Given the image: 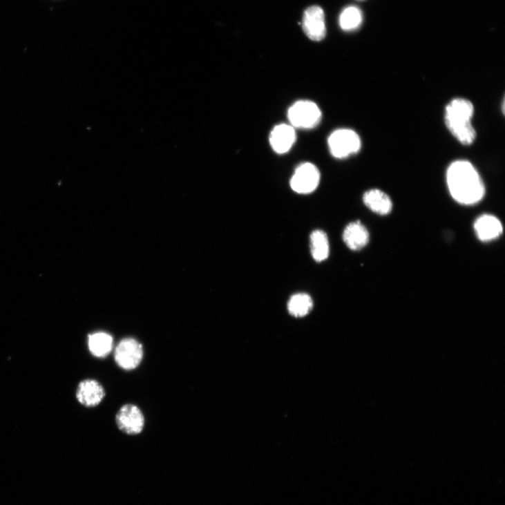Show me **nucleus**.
Instances as JSON below:
<instances>
[{"label":"nucleus","mask_w":505,"mask_h":505,"mask_svg":"<svg viewBox=\"0 0 505 505\" xmlns=\"http://www.w3.org/2000/svg\"><path fill=\"white\" fill-rule=\"evenodd\" d=\"M446 177L450 193L457 202L473 205L484 198V182L470 162L466 160L454 162L448 167Z\"/></svg>","instance_id":"1"},{"label":"nucleus","mask_w":505,"mask_h":505,"mask_svg":"<svg viewBox=\"0 0 505 505\" xmlns=\"http://www.w3.org/2000/svg\"><path fill=\"white\" fill-rule=\"evenodd\" d=\"M475 108L466 99L457 98L446 107L445 123L455 139L464 146L474 143L477 132L472 124Z\"/></svg>","instance_id":"2"},{"label":"nucleus","mask_w":505,"mask_h":505,"mask_svg":"<svg viewBox=\"0 0 505 505\" xmlns=\"http://www.w3.org/2000/svg\"><path fill=\"white\" fill-rule=\"evenodd\" d=\"M331 154L336 158L345 159L356 154L361 149L359 135L354 131L341 128L334 131L328 140Z\"/></svg>","instance_id":"3"},{"label":"nucleus","mask_w":505,"mask_h":505,"mask_svg":"<svg viewBox=\"0 0 505 505\" xmlns=\"http://www.w3.org/2000/svg\"><path fill=\"white\" fill-rule=\"evenodd\" d=\"M288 119L294 128L310 129L320 123L321 111L312 102L299 101L289 109Z\"/></svg>","instance_id":"4"},{"label":"nucleus","mask_w":505,"mask_h":505,"mask_svg":"<svg viewBox=\"0 0 505 505\" xmlns=\"http://www.w3.org/2000/svg\"><path fill=\"white\" fill-rule=\"evenodd\" d=\"M143 345L132 338L122 340L115 350V360L121 369L135 370L144 358Z\"/></svg>","instance_id":"5"},{"label":"nucleus","mask_w":505,"mask_h":505,"mask_svg":"<svg viewBox=\"0 0 505 505\" xmlns=\"http://www.w3.org/2000/svg\"><path fill=\"white\" fill-rule=\"evenodd\" d=\"M320 182V172L313 164L306 162L300 164L290 180L292 189L301 195L314 192Z\"/></svg>","instance_id":"6"},{"label":"nucleus","mask_w":505,"mask_h":505,"mask_svg":"<svg viewBox=\"0 0 505 505\" xmlns=\"http://www.w3.org/2000/svg\"><path fill=\"white\" fill-rule=\"evenodd\" d=\"M116 423L123 433L136 435L144 430L145 417L139 407L133 404H126L119 410L116 416Z\"/></svg>","instance_id":"7"},{"label":"nucleus","mask_w":505,"mask_h":505,"mask_svg":"<svg viewBox=\"0 0 505 505\" xmlns=\"http://www.w3.org/2000/svg\"><path fill=\"white\" fill-rule=\"evenodd\" d=\"M302 25L305 34L312 41L323 40L327 35L325 15L318 6L309 7L305 11Z\"/></svg>","instance_id":"8"},{"label":"nucleus","mask_w":505,"mask_h":505,"mask_svg":"<svg viewBox=\"0 0 505 505\" xmlns=\"http://www.w3.org/2000/svg\"><path fill=\"white\" fill-rule=\"evenodd\" d=\"M296 140L295 128L282 124L274 126L269 135V144L273 151L280 155L288 153Z\"/></svg>","instance_id":"9"},{"label":"nucleus","mask_w":505,"mask_h":505,"mask_svg":"<svg viewBox=\"0 0 505 505\" xmlns=\"http://www.w3.org/2000/svg\"><path fill=\"white\" fill-rule=\"evenodd\" d=\"M78 401L86 407L98 406L106 397V391L98 381L87 379L82 381L77 390Z\"/></svg>","instance_id":"10"},{"label":"nucleus","mask_w":505,"mask_h":505,"mask_svg":"<svg viewBox=\"0 0 505 505\" xmlns=\"http://www.w3.org/2000/svg\"><path fill=\"white\" fill-rule=\"evenodd\" d=\"M475 229L478 238L483 242H489L498 238L502 234L501 222L492 215H482L475 223Z\"/></svg>","instance_id":"11"},{"label":"nucleus","mask_w":505,"mask_h":505,"mask_svg":"<svg viewBox=\"0 0 505 505\" xmlns=\"http://www.w3.org/2000/svg\"><path fill=\"white\" fill-rule=\"evenodd\" d=\"M343 238L349 249L352 251H359L369 243L370 233L360 221H356L347 225Z\"/></svg>","instance_id":"12"},{"label":"nucleus","mask_w":505,"mask_h":505,"mask_svg":"<svg viewBox=\"0 0 505 505\" xmlns=\"http://www.w3.org/2000/svg\"><path fill=\"white\" fill-rule=\"evenodd\" d=\"M364 204L373 212L380 215H388L392 210V202L383 191L372 189L367 191L363 197Z\"/></svg>","instance_id":"13"},{"label":"nucleus","mask_w":505,"mask_h":505,"mask_svg":"<svg viewBox=\"0 0 505 505\" xmlns=\"http://www.w3.org/2000/svg\"><path fill=\"white\" fill-rule=\"evenodd\" d=\"M88 347L90 352L98 358L108 356L113 348V338L106 332H97L88 337Z\"/></svg>","instance_id":"14"},{"label":"nucleus","mask_w":505,"mask_h":505,"mask_svg":"<svg viewBox=\"0 0 505 505\" xmlns=\"http://www.w3.org/2000/svg\"><path fill=\"white\" fill-rule=\"evenodd\" d=\"M310 250L312 258L317 263L323 262L328 258L330 243L324 231L317 229L310 235Z\"/></svg>","instance_id":"15"},{"label":"nucleus","mask_w":505,"mask_h":505,"mask_svg":"<svg viewBox=\"0 0 505 505\" xmlns=\"http://www.w3.org/2000/svg\"><path fill=\"white\" fill-rule=\"evenodd\" d=\"M313 301L306 294H297L292 296L288 303L289 313L296 317L307 315L312 309Z\"/></svg>","instance_id":"16"},{"label":"nucleus","mask_w":505,"mask_h":505,"mask_svg":"<svg viewBox=\"0 0 505 505\" xmlns=\"http://www.w3.org/2000/svg\"><path fill=\"white\" fill-rule=\"evenodd\" d=\"M363 21L361 11L356 7H349L343 10L339 19L341 28L347 32L357 29Z\"/></svg>","instance_id":"17"}]
</instances>
